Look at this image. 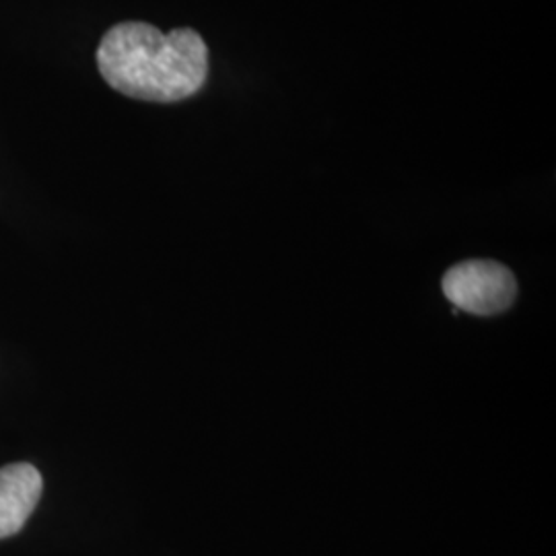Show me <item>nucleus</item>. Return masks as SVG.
<instances>
[{"label":"nucleus","instance_id":"7ed1b4c3","mask_svg":"<svg viewBox=\"0 0 556 556\" xmlns=\"http://www.w3.org/2000/svg\"><path fill=\"white\" fill-rule=\"evenodd\" d=\"M43 480L31 464L17 462L0 468V540L20 534L40 503Z\"/></svg>","mask_w":556,"mask_h":556},{"label":"nucleus","instance_id":"f03ea898","mask_svg":"<svg viewBox=\"0 0 556 556\" xmlns=\"http://www.w3.org/2000/svg\"><path fill=\"white\" fill-rule=\"evenodd\" d=\"M443 293L457 309L475 316L505 312L517 295L514 273L493 260H466L443 277Z\"/></svg>","mask_w":556,"mask_h":556},{"label":"nucleus","instance_id":"f257e3e1","mask_svg":"<svg viewBox=\"0 0 556 556\" xmlns=\"http://www.w3.org/2000/svg\"><path fill=\"white\" fill-rule=\"evenodd\" d=\"M103 80L122 96L153 103L188 100L204 87L208 48L199 31L163 34L140 21L114 25L98 48Z\"/></svg>","mask_w":556,"mask_h":556}]
</instances>
